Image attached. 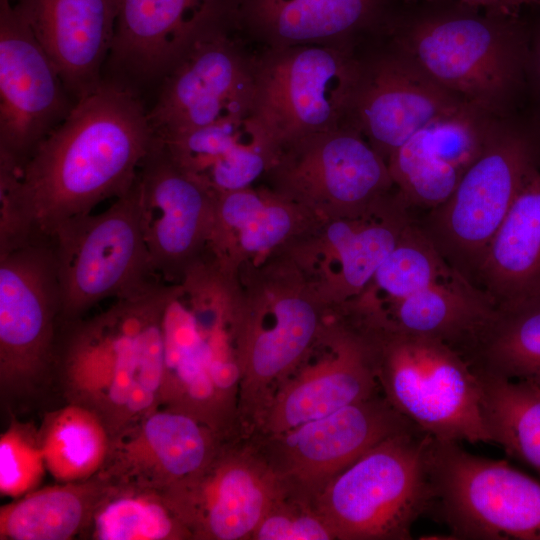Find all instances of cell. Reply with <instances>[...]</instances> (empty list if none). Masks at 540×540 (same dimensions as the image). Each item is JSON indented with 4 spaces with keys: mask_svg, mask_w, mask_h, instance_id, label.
<instances>
[{
    "mask_svg": "<svg viewBox=\"0 0 540 540\" xmlns=\"http://www.w3.org/2000/svg\"><path fill=\"white\" fill-rule=\"evenodd\" d=\"M154 140L148 111L132 90L103 81L76 101L21 169L0 166V243L47 238L128 192Z\"/></svg>",
    "mask_w": 540,
    "mask_h": 540,
    "instance_id": "6da1fadb",
    "label": "cell"
},
{
    "mask_svg": "<svg viewBox=\"0 0 540 540\" xmlns=\"http://www.w3.org/2000/svg\"><path fill=\"white\" fill-rule=\"evenodd\" d=\"M164 291L158 280L93 316L62 322L52 382L66 404L95 415L110 439L160 407Z\"/></svg>",
    "mask_w": 540,
    "mask_h": 540,
    "instance_id": "7a4b0ae2",
    "label": "cell"
},
{
    "mask_svg": "<svg viewBox=\"0 0 540 540\" xmlns=\"http://www.w3.org/2000/svg\"><path fill=\"white\" fill-rule=\"evenodd\" d=\"M329 309L285 246L238 267L233 331L242 435L255 430L276 390L307 355Z\"/></svg>",
    "mask_w": 540,
    "mask_h": 540,
    "instance_id": "3957f363",
    "label": "cell"
},
{
    "mask_svg": "<svg viewBox=\"0 0 540 540\" xmlns=\"http://www.w3.org/2000/svg\"><path fill=\"white\" fill-rule=\"evenodd\" d=\"M347 315L368 345L381 393L401 415L436 440L492 443L479 377L461 351L355 307Z\"/></svg>",
    "mask_w": 540,
    "mask_h": 540,
    "instance_id": "277c9868",
    "label": "cell"
},
{
    "mask_svg": "<svg viewBox=\"0 0 540 540\" xmlns=\"http://www.w3.org/2000/svg\"><path fill=\"white\" fill-rule=\"evenodd\" d=\"M478 11L458 4L415 18L400 34L399 51L463 102L506 117L528 72L526 28L519 15Z\"/></svg>",
    "mask_w": 540,
    "mask_h": 540,
    "instance_id": "5b68a950",
    "label": "cell"
},
{
    "mask_svg": "<svg viewBox=\"0 0 540 540\" xmlns=\"http://www.w3.org/2000/svg\"><path fill=\"white\" fill-rule=\"evenodd\" d=\"M434 438L414 426L380 442L313 501L335 540H407L429 511Z\"/></svg>",
    "mask_w": 540,
    "mask_h": 540,
    "instance_id": "8992f818",
    "label": "cell"
},
{
    "mask_svg": "<svg viewBox=\"0 0 540 540\" xmlns=\"http://www.w3.org/2000/svg\"><path fill=\"white\" fill-rule=\"evenodd\" d=\"M539 167L536 133L501 117L453 193L417 221L444 260L472 285L511 205Z\"/></svg>",
    "mask_w": 540,
    "mask_h": 540,
    "instance_id": "52a82bcc",
    "label": "cell"
},
{
    "mask_svg": "<svg viewBox=\"0 0 540 540\" xmlns=\"http://www.w3.org/2000/svg\"><path fill=\"white\" fill-rule=\"evenodd\" d=\"M47 238L57 266L63 321L86 315L105 299L131 296L160 280L143 236L137 178L108 209L73 217Z\"/></svg>",
    "mask_w": 540,
    "mask_h": 540,
    "instance_id": "ba28073f",
    "label": "cell"
},
{
    "mask_svg": "<svg viewBox=\"0 0 540 540\" xmlns=\"http://www.w3.org/2000/svg\"><path fill=\"white\" fill-rule=\"evenodd\" d=\"M428 512L452 539L540 540V479L504 459L433 440Z\"/></svg>",
    "mask_w": 540,
    "mask_h": 540,
    "instance_id": "9c48e42d",
    "label": "cell"
},
{
    "mask_svg": "<svg viewBox=\"0 0 540 540\" xmlns=\"http://www.w3.org/2000/svg\"><path fill=\"white\" fill-rule=\"evenodd\" d=\"M265 175L269 189L319 220L365 215L396 190L386 160L345 124L280 148Z\"/></svg>",
    "mask_w": 540,
    "mask_h": 540,
    "instance_id": "30bf717a",
    "label": "cell"
},
{
    "mask_svg": "<svg viewBox=\"0 0 540 540\" xmlns=\"http://www.w3.org/2000/svg\"><path fill=\"white\" fill-rule=\"evenodd\" d=\"M363 68L329 46L278 47L254 69L250 114L275 148L336 129L350 117Z\"/></svg>",
    "mask_w": 540,
    "mask_h": 540,
    "instance_id": "8fae6325",
    "label": "cell"
},
{
    "mask_svg": "<svg viewBox=\"0 0 540 540\" xmlns=\"http://www.w3.org/2000/svg\"><path fill=\"white\" fill-rule=\"evenodd\" d=\"M62 297L49 238L0 253V383L22 400L52 382Z\"/></svg>",
    "mask_w": 540,
    "mask_h": 540,
    "instance_id": "7c38bea8",
    "label": "cell"
},
{
    "mask_svg": "<svg viewBox=\"0 0 540 540\" xmlns=\"http://www.w3.org/2000/svg\"><path fill=\"white\" fill-rule=\"evenodd\" d=\"M414 426L380 391L292 429L248 437L288 495L313 503L330 480L368 450Z\"/></svg>",
    "mask_w": 540,
    "mask_h": 540,
    "instance_id": "4fadbf2b",
    "label": "cell"
},
{
    "mask_svg": "<svg viewBox=\"0 0 540 540\" xmlns=\"http://www.w3.org/2000/svg\"><path fill=\"white\" fill-rule=\"evenodd\" d=\"M198 540H251L270 507L288 492L249 437L224 441L197 474L163 493Z\"/></svg>",
    "mask_w": 540,
    "mask_h": 540,
    "instance_id": "5bb4252c",
    "label": "cell"
},
{
    "mask_svg": "<svg viewBox=\"0 0 540 540\" xmlns=\"http://www.w3.org/2000/svg\"><path fill=\"white\" fill-rule=\"evenodd\" d=\"M76 101L12 0H0V164L19 170Z\"/></svg>",
    "mask_w": 540,
    "mask_h": 540,
    "instance_id": "9a60e30c",
    "label": "cell"
},
{
    "mask_svg": "<svg viewBox=\"0 0 540 540\" xmlns=\"http://www.w3.org/2000/svg\"><path fill=\"white\" fill-rule=\"evenodd\" d=\"M378 392L362 333L341 310L331 308L317 340L276 390L251 435L292 429Z\"/></svg>",
    "mask_w": 540,
    "mask_h": 540,
    "instance_id": "2e32d148",
    "label": "cell"
},
{
    "mask_svg": "<svg viewBox=\"0 0 540 540\" xmlns=\"http://www.w3.org/2000/svg\"><path fill=\"white\" fill-rule=\"evenodd\" d=\"M137 184L152 269L158 279L177 282L209 253L216 197L177 165L156 136Z\"/></svg>",
    "mask_w": 540,
    "mask_h": 540,
    "instance_id": "e0dca14e",
    "label": "cell"
},
{
    "mask_svg": "<svg viewBox=\"0 0 540 540\" xmlns=\"http://www.w3.org/2000/svg\"><path fill=\"white\" fill-rule=\"evenodd\" d=\"M396 190L370 213L320 220L285 247L323 301L340 305L359 296L414 221Z\"/></svg>",
    "mask_w": 540,
    "mask_h": 540,
    "instance_id": "ac0fdd59",
    "label": "cell"
},
{
    "mask_svg": "<svg viewBox=\"0 0 540 540\" xmlns=\"http://www.w3.org/2000/svg\"><path fill=\"white\" fill-rule=\"evenodd\" d=\"M254 70L219 23L205 31L163 77L150 124L159 139L250 114Z\"/></svg>",
    "mask_w": 540,
    "mask_h": 540,
    "instance_id": "d6986e66",
    "label": "cell"
},
{
    "mask_svg": "<svg viewBox=\"0 0 540 540\" xmlns=\"http://www.w3.org/2000/svg\"><path fill=\"white\" fill-rule=\"evenodd\" d=\"M229 438L188 414L158 407L110 439L98 475L114 486L163 494L200 472Z\"/></svg>",
    "mask_w": 540,
    "mask_h": 540,
    "instance_id": "ffe728a7",
    "label": "cell"
},
{
    "mask_svg": "<svg viewBox=\"0 0 540 540\" xmlns=\"http://www.w3.org/2000/svg\"><path fill=\"white\" fill-rule=\"evenodd\" d=\"M463 104L399 51L363 68L350 117L387 162L416 132Z\"/></svg>",
    "mask_w": 540,
    "mask_h": 540,
    "instance_id": "44dd1931",
    "label": "cell"
},
{
    "mask_svg": "<svg viewBox=\"0 0 540 540\" xmlns=\"http://www.w3.org/2000/svg\"><path fill=\"white\" fill-rule=\"evenodd\" d=\"M499 118L465 103L396 149L387 164L406 204L429 210L443 203L484 151Z\"/></svg>",
    "mask_w": 540,
    "mask_h": 540,
    "instance_id": "7402d4cb",
    "label": "cell"
},
{
    "mask_svg": "<svg viewBox=\"0 0 540 540\" xmlns=\"http://www.w3.org/2000/svg\"><path fill=\"white\" fill-rule=\"evenodd\" d=\"M228 0H117L110 51L115 65L145 80L164 77L194 41L220 23Z\"/></svg>",
    "mask_w": 540,
    "mask_h": 540,
    "instance_id": "603a6c76",
    "label": "cell"
},
{
    "mask_svg": "<svg viewBox=\"0 0 540 540\" xmlns=\"http://www.w3.org/2000/svg\"><path fill=\"white\" fill-rule=\"evenodd\" d=\"M75 101L103 82L117 0H15Z\"/></svg>",
    "mask_w": 540,
    "mask_h": 540,
    "instance_id": "cb8c5ba5",
    "label": "cell"
},
{
    "mask_svg": "<svg viewBox=\"0 0 540 540\" xmlns=\"http://www.w3.org/2000/svg\"><path fill=\"white\" fill-rule=\"evenodd\" d=\"M215 197L209 253L231 272L289 244L319 221L268 187L250 186Z\"/></svg>",
    "mask_w": 540,
    "mask_h": 540,
    "instance_id": "d4e9b609",
    "label": "cell"
},
{
    "mask_svg": "<svg viewBox=\"0 0 540 540\" xmlns=\"http://www.w3.org/2000/svg\"><path fill=\"white\" fill-rule=\"evenodd\" d=\"M159 140L177 165L215 196L250 187L276 153L251 114Z\"/></svg>",
    "mask_w": 540,
    "mask_h": 540,
    "instance_id": "484cf974",
    "label": "cell"
},
{
    "mask_svg": "<svg viewBox=\"0 0 540 540\" xmlns=\"http://www.w3.org/2000/svg\"><path fill=\"white\" fill-rule=\"evenodd\" d=\"M495 310L540 298V167L523 186L473 280Z\"/></svg>",
    "mask_w": 540,
    "mask_h": 540,
    "instance_id": "4316f807",
    "label": "cell"
},
{
    "mask_svg": "<svg viewBox=\"0 0 540 540\" xmlns=\"http://www.w3.org/2000/svg\"><path fill=\"white\" fill-rule=\"evenodd\" d=\"M355 303L397 329L442 340L461 352L496 311L460 275L384 306Z\"/></svg>",
    "mask_w": 540,
    "mask_h": 540,
    "instance_id": "83f0119b",
    "label": "cell"
},
{
    "mask_svg": "<svg viewBox=\"0 0 540 540\" xmlns=\"http://www.w3.org/2000/svg\"><path fill=\"white\" fill-rule=\"evenodd\" d=\"M111 484L98 474L27 494L1 508L0 536L11 540H67L86 530Z\"/></svg>",
    "mask_w": 540,
    "mask_h": 540,
    "instance_id": "f1b7e54d",
    "label": "cell"
},
{
    "mask_svg": "<svg viewBox=\"0 0 540 540\" xmlns=\"http://www.w3.org/2000/svg\"><path fill=\"white\" fill-rule=\"evenodd\" d=\"M381 0H242L250 24L278 47L345 35L374 17Z\"/></svg>",
    "mask_w": 540,
    "mask_h": 540,
    "instance_id": "f546056e",
    "label": "cell"
},
{
    "mask_svg": "<svg viewBox=\"0 0 540 540\" xmlns=\"http://www.w3.org/2000/svg\"><path fill=\"white\" fill-rule=\"evenodd\" d=\"M463 355L478 374L540 387V298L496 310Z\"/></svg>",
    "mask_w": 540,
    "mask_h": 540,
    "instance_id": "4dcf8cb0",
    "label": "cell"
},
{
    "mask_svg": "<svg viewBox=\"0 0 540 540\" xmlns=\"http://www.w3.org/2000/svg\"><path fill=\"white\" fill-rule=\"evenodd\" d=\"M484 419L492 443L540 479V387L478 374Z\"/></svg>",
    "mask_w": 540,
    "mask_h": 540,
    "instance_id": "1f68e13d",
    "label": "cell"
},
{
    "mask_svg": "<svg viewBox=\"0 0 540 540\" xmlns=\"http://www.w3.org/2000/svg\"><path fill=\"white\" fill-rule=\"evenodd\" d=\"M38 437L46 470L61 483L97 475L110 447V436L100 420L71 404L48 416Z\"/></svg>",
    "mask_w": 540,
    "mask_h": 540,
    "instance_id": "d6a6232c",
    "label": "cell"
},
{
    "mask_svg": "<svg viewBox=\"0 0 540 540\" xmlns=\"http://www.w3.org/2000/svg\"><path fill=\"white\" fill-rule=\"evenodd\" d=\"M86 530L97 540L192 539L162 493L129 486L111 485Z\"/></svg>",
    "mask_w": 540,
    "mask_h": 540,
    "instance_id": "836d02e7",
    "label": "cell"
},
{
    "mask_svg": "<svg viewBox=\"0 0 540 540\" xmlns=\"http://www.w3.org/2000/svg\"><path fill=\"white\" fill-rule=\"evenodd\" d=\"M456 275L460 274L444 260L414 219L366 289L353 300L384 306Z\"/></svg>",
    "mask_w": 540,
    "mask_h": 540,
    "instance_id": "e575fe53",
    "label": "cell"
},
{
    "mask_svg": "<svg viewBox=\"0 0 540 540\" xmlns=\"http://www.w3.org/2000/svg\"><path fill=\"white\" fill-rule=\"evenodd\" d=\"M46 470L39 437L11 426L0 439V490L19 496L34 488Z\"/></svg>",
    "mask_w": 540,
    "mask_h": 540,
    "instance_id": "d590c367",
    "label": "cell"
},
{
    "mask_svg": "<svg viewBox=\"0 0 540 540\" xmlns=\"http://www.w3.org/2000/svg\"><path fill=\"white\" fill-rule=\"evenodd\" d=\"M251 540H335L313 503L285 495L265 514Z\"/></svg>",
    "mask_w": 540,
    "mask_h": 540,
    "instance_id": "8d00e7d4",
    "label": "cell"
},
{
    "mask_svg": "<svg viewBox=\"0 0 540 540\" xmlns=\"http://www.w3.org/2000/svg\"><path fill=\"white\" fill-rule=\"evenodd\" d=\"M412 1V0H405ZM439 1V0H426ZM458 4L483 10L485 12L503 14V15H519V11L529 6H539L540 0H451Z\"/></svg>",
    "mask_w": 540,
    "mask_h": 540,
    "instance_id": "74e56055",
    "label": "cell"
},
{
    "mask_svg": "<svg viewBox=\"0 0 540 540\" xmlns=\"http://www.w3.org/2000/svg\"><path fill=\"white\" fill-rule=\"evenodd\" d=\"M529 48L528 73L533 77L534 84L540 96V27Z\"/></svg>",
    "mask_w": 540,
    "mask_h": 540,
    "instance_id": "f35d334b",
    "label": "cell"
}]
</instances>
